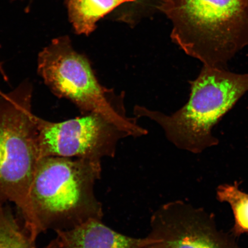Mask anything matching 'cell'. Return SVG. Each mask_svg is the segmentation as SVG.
<instances>
[{
    "label": "cell",
    "mask_w": 248,
    "mask_h": 248,
    "mask_svg": "<svg viewBox=\"0 0 248 248\" xmlns=\"http://www.w3.org/2000/svg\"><path fill=\"white\" fill-rule=\"evenodd\" d=\"M170 38L203 66L226 69L248 45V0H161Z\"/></svg>",
    "instance_id": "6da1fadb"
},
{
    "label": "cell",
    "mask_w": 248,
    "mask_h": 248,
    "mask_svg": "<svg viewBox=\"0 0 248 248\" xmlns=\"http://www.w3.org/2000/svg\"><path fill=\"white\" fill-rule=\"evenodd\" d=\"M101 161L87 158L45 157L39 160L30 202L39 233L66 231L104 216L94 187Z\"/></svg>",
    "instance_id": "7a4b0ae2"
},
{
    "label": "cell",
    "mask_w": 248,
    "mask_h": 248,
    "mask_svg": "<svg viewBox=\"0 0 248 248\" xmlns=\"http://www.w3.org/2000/svg\"><path fill=\"white\" fill-rule=\"evenodd\" d=\"M190 85L188 102L171 115L139 105L134 114L156 123L176 147L198 154L218 144L214 127L248 92V74L203 66Z\"/></svg>",
    "instance_id": "3957f363"
},
{
    "label": "cell",
    "mask_w": 248,
    "mask_h": 248,
    "mask_svg": "<svg viewBox=\"0 0 248 248\" xmlns=\"http://www.w3.org/2000/svg\"><path fill=\"white\" fill-rule=\"evenodd\" d=\"M38 71L56 95L73 102L83 115L100 114L132 137L147 134L126 116L123 97L98 81L88 59L74 49L69 37L54 39L40 52Z\"/></svg>",
    "instance_id": "277c9868"
},
{
    "label": "cell",
    "mask_w": 248,
    "mask_h": 248,
    "mask_svg": "<svg viewBox=\"0 0 248 248\" xmlns=\"http://www.w3.org/2000/svg\"><path fill=\"white\" fill-rule=\"evenodd\" d=\"M40 159L56 156L101 160L115 156L118 142L129 135L99 114L61 123L37 120Z\"/></svg>",
    "instance_id": "5b68a950"
},
{
    "label": "cell",
    "mask_w": 248,
    "mask_h": 248,
    "mask_svg": "<svg viewBox=\"0 0 248 248\" xmlns=\"http://www.w3.org/2000/svg\"><path fill=\"white\" fill-rule=\"evenodd\" d=\"M235 238L219 229L212 213L178 200L155 212L141 248H243Z\"/></svg>",
    "instance_id": "8992f818"
},
{
    "label": "cell",
    "mask_w": 248,
    "mask_h": 248,
    "mask_svg": "<svg viewBox=\"0 0 248 248\" xmlns=\"http://www.w3.org/2000/svg\"><path fill=\"white\" fill-rule=\"evenodd\" d=\"M56 232L57 237L44 248H141L143 243V238L120 233L101 219L89 220L69 230Z\"/></svg>",
    "instance_id": "52a82bcc"
},
{
    "label": "cell",
    "mask_w": 248,
    "mask_h": 248,
    "mask_svg": "<svg viewBox=\"0 0 248 248\" xmlns=\"http://www.w3.org/2000/svg\"><path fill=\"white\" fill-rule=\"evenodd\" d=\"M135 0H68L70 22L79 35H89L94 31L96 23L118 6Z\"/></svg>",
    "instance_id": "ba28073f"
},
{
    "label": "cell",
    "mask_w": 248,
    "mask_h": 248,
    "mask_svg": "<svg viewBox=\"0 0 248 248\" xmlns=\"http://www.w3.org/2000/svg\"><path fill=\"white\" fill-rule=\"evenodd\" d=\"M216 197L220 202L231 206L234 216V225L230 232L235 237L248 233V194L241 191L239 184H224L218 186Z\"/></svg>",
    "instance_id": "9c48e42d"
},
{
    "label": "cell",
    "mask_w": 248,
    "mask_h": 248,
    "mask_svg": "<svg viewBox=\"0 0 248 248\" xmlns=\"http://www.w3.org/2000/svg\"><path fill=\"white\" fill-rule=\"evenodd\" d=\"M35 241L18 225L13 215L0 203V248H35Z\"/></svg>",
    "instance_id": "30bf717a"
},
{
    "label": "cell",
    "mask_w": 248,
    "mask_h": 248,
    "mask_svg": "<svg viewBox=\"0 0 248 248\" xmlns=\"http://www.w3.org/2000/svg\"><path fill=\"white\" fill-rule=\"evenodd\" d=\"M0 74H1V75L3 77V78H4L5 80L7 79V75H6V74L5 73L4 69H3L2 65V64L1 63H0Z\"/></svg>",
    "instance_id": "8fae6325"
},
{
    "label": "cell",
    "mask_w": 248,
    "mask_h": 248,
    "mask_svg": "<svg viewBox=\"0 0 248 248\" xmlns=\"http://www.w3.org/2000/svg\"><path fill=\"white\" fill-rule=\"evenodd\" d=\"M35 248H37L36 247H35Z\"/></svg>",
    "instance_id": "7c38bea8"
}]
</instances>
